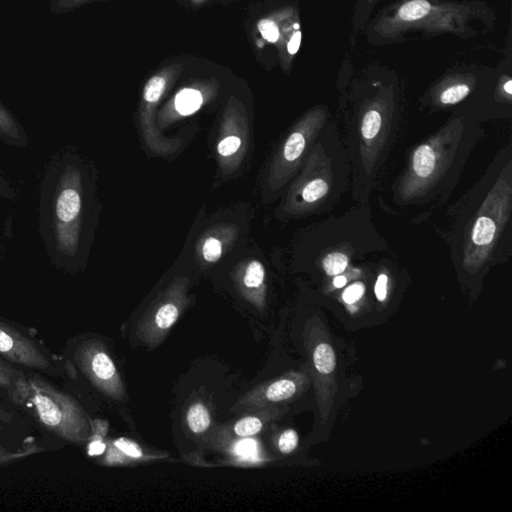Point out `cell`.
I'll use <instances>...</instances> for the list:
<instances>
[{"instance_id":"obj_22","label":"cell","mask_w":512,"mask_h":512,"mask_svg":"<svg viewBox=\"0 0 512 512\" xmlns=\"http://www.w3.org/2000/svg\"><path fill=\"white\" fill-rule=\"evenodd\" d=\"M382 126V117L376 110L366 113L362 121V135L366 139H373L379 133Z\"/></svg>"},{"instance_id":"obj_25","label":"cell","mask_w":512,"mask_h":512,"mask_svg":"<svg viewBox=\"0 0 512 512\" xmlns=\"http://www.w3.org/2000/svg\"><path fill=\"white\" fill-rule=\"evenodd\" d=\"M468 94H470V87L468 85H454L444 90L441 94V101L444 104H455L466 99Z\"/></svg>"},{"instance_id":"obj_30","label":"cell","mask_w":512,"mask_h":512,"mask_svg":"<svg viewBox=\"0 0 512 512\" xmlns=\"http://www.w3.org/2000/svg\"><path fill=\"white\" fill-rule=\"evenodd\" d=\"M17 375L13 369L0 361V389H8L13 384Z\"/></svg>"},{"instance_id":"obj_32","label":"cell","mask_w":512,"mask_h":512,"mask_svg":"<svg viewBox=\"0 0 512 512\" xmlns=\"http://www.w3.org/2000/svg\"><path fill=\"white\" fill-rule=\"evenodd\" d=\"M300 43L301 33L300 31H296V33H294L293 35H292L291 40H289V44H287V51H289V53L291 54H296V52L298 51L299 46H300Z\"/></svg>"},{"instance_id":"obj_2","label":"cell","mask_w":512,"mask_h":512,"mask_svg":"<svg viewBox=\"0 0 512 512\" xmlns=\"http://www.w3.org/2000/svg\"><path fill=\"white\" fill-rule=\"evenodd\" d=\"M15 404L24 407L49 429L65 441L83 443L94 432V421L69 394L37 376L17 375L8 389Z\"/></svg>"},{"instance_id":"obj_19","label":"cell","mask_w":512,"mask_h":512,"mask_svg":"<svg viewBox=\"0 0 512 512\" xmlns=\"http://www.w3.org/2000/svg\"><path fill=\"white\" fill-rule=\"evenodd\" d=\"M222 255L221 240L215 237H208L201 244V256L208 264L216 262Z\"/></svg>"},{"instance_id":"obj_7","label":"cell","mask_w":512,"mask_h":512,"mask_svg":"<svg viewBox=\"0 0 512 512\" xmlns=\"http://www.w3.org/2000/svg\"><path fill=\"white\" fill-rule=\"evenodd\" d=\"M265 269L258 260H249L240 267L237 276V289L242 298L255 305L259 312L265 307Z\"/></svg>"},{"instance_id":"obj_1","label":"cell","mask_w":512,"mask_h":512,"mask_svg":"<svg viewBox=\"0 0 512 512\" xmlns=\"http://www.w3.org/2000/svg\"><path fill=\"white\" fill-rule=\"evenodd\" d=\"M37 214L38 234L52 266L67 274L83 271L94 230V180L74 147H60L45 164Z\"/></svg>"},{"instance_id":"obj_15","label":"cell","mask_w":512,"mask_h":512,"mask_svg":"<svg viewBox=\"0 0 512 512\" xmlns=\"http://www.w3.org/2000/svg\"><path fill=\"white\" fill-rule=\"evenodd\" d=\"M496 224L493 219L481 216L475 222L473 228L472 241L478 246H488L495 239Z\"/></svg>"},{"instance_id":"obj_31","label":"cell","mask_w":512,"mask_h":512,"mask_svg":"<svg viewBox=\"0 0 512 512\" xmlns=\"http://www.w3.org/2000/svg\"><path fill=\"white\" fill-rule=\"evenodd\" d=\"M387 280H389V278L385 274H380L378 276L377 282H376L375 296L379 301H384L386 298Z\"/></svg>"},{"instance_id":"obj_20","label":"cell","mask_w":512,"mask_h":512,"mask_svg":"<svg viewBox=\"0 0 512 512\" xmlns=\"http://www.w3.org/2000/svg\"><path fill=\"white\" fill-rule=\"evenodd\" d=\"M348 265V257L343 253H334L326 256L323 260V267L328 275H339L345 271Z\"/></svg>"},{"instance_id":"obj_34","label":"cell","mask_w":512,"mask_h":512,"mask_svg":"<svg viewBox=\"0 0 512 512\" xmlns=\"http://www.w3.org/2000/svg\"><path fill=\"white\" fill-rule=\"evenodd\" d=\"M13 414L0 405V427L8 425L12 421Z\"/></svg>"},{"instance_id":"obj_5","label":"cell","mask_w":512,"mask_h":512,"mask_svg":"<svg viewBox=\"0 0 512 512\" xmlns=\"http://www.w3.org/2000/svg\"><path fill=\"white\" fill-rule=\"evenodd\" d=\"M305 384V377L298 373L284 375L278 379L271 380L255 387L253 391L244 394L233 405L231 411H257L271 407L276 403L287 402L300 393Z\"/></svg>"},{"instance_id":"obj_4","label":"cell","mask_w":512,"mask_h":512,"mask_svg":"<svg viewBox=\"0 0 512 512\" xmlns=\"http://www.w3.org/2000/svg\"><path fill=\"white\" fill-rule=\"evenodd\" d=\"M76 359L83 375L101 393L117 402L126 398L123 382L103 342L94 339L83 342L77 348Z\"/></svg>"},{"instance_id":"obj_18","label":"cell","mask_w":512,"mask_h":512,"mask_svg":"<svg viewBox=\"0 0 512 512\" xmlns=\"http://www.w3.org/2000/svg\"><path fill=\"white\" fill-rule=\"evenodd\" d=\"M167 86V80L164 77L155 76L149 79L144 88V101L148 104H154L160 101Z\"/></svg>"},{"instance_id":"obj_12","label":"cell","mask_w":512,"mask_h":512,"mask_svg":"<svg viewBox=\"0 0 512 512\" xmlns=\"http://www.w3.org/2000/svg\"><path fill=\"white\" fill-rule=\"evenodd\" d=\"M203 103V97L200 92L192 88H185L178 92L174 101L176 110L180 113L181 115L194 114Z\"/></svg>"},{"instance_id":"obj_35","label":"cell","mask_w":512,"mask_h":512,"mask_svg":"<svg viewBox=\"0 0 512 512\" xmlns=\"http://www.w3.org/2000/svg\"><path fill=\"white\" fill-rule=\"evenodd\" d=\"M346 282H348V280H346V278H344V276L341 275L335 278L334 282H333V283H334L335 287H337V289H341V287H343L344 285L346 284Z\"/></svg>"},{"instance_id":"obj_9","label":"cell","mask_w":512,"mask_h":512,"mask_svg":"<svg viewBox=\"0 0 512 512\" xmlns=\"http://www.w3.org/2000/svg\"><path fill=\"white\" fill-rule=\"evenodd\" d=\"M273 409L274 407H266V409L257 410L255 411L256 414L240 418L233 427L235 436L246 438V437L255 436L260 434L268 421L280 416L278 410Z\"/></svg>"},{"instance_id":"obj_17","label":"cell","mask_w":512,"mask_h":512,"mask_svg":"<svg viewBox=\"0 0 512 512\" xmlns=\"http://www.w3.org/2000/svg\"><path fill=\"white\" fill-rule=\"evenodd\" d=\"M242 147L241 137L239 135H233V133H226L221 138V142L217 146V153L219 157L223 160V162H228V160L232 156L237 155Z\"/></svg>"},{"instance_id":"obj_29","label":"cell","mask_w":512,"mask_h":512,"mask_svg":"<svg viewBox=\"0 0 512 512\" xmlns=\"http://www.w3.org/2000/svg\"><path fill=\"white\" fill-rule=\"evenodd\" d=\"M364 291H366L364 284H362V283H355V284L350 285V287L345 289V291L342 294V298H343V300L346 303L352 305V303L357 302L359 299L361 298Z\"/></svg>"},{"instance_id":"obj_28","label":"cell","mask_w":512,"mask_h":512,"mask_svg":"<svg viewBox=\"0 0 512 512\" xmlns=\"http://www.w3.org/2000/svg\"><path fill=\"white\" fill-rule=\"evenodd\" d=\"M258 29H259L262 37L266 40L267 42H278V37H280V31H278V26L271 20H260L259 24H258Z\"/></svg>"},{"instance_id":"obj_3","label":"cell","mask_w":512,"mask_h":512,"mask_svg":"<svg viewBox=\"0 0 512 512\" xmlns=\"http://www.w3.org/2000/svg\"><path fill=\"white\" fill-rule=\"evenodd\" d=\"M187 282L176 280L156 299L137 325L135 335L147 346L160 345L187 307Z\"/></svg>"},{"instance_id":"obj_36","label":"cell","mask_w":512,"mask_h":512,"mask_svg":"<svg viewBox=\"0 0 512 512\" xmlns=\"http://www.w3.org/2000/svg\"><path fill=\"white\" fill-rule=\"evenodd\" d=\"M504 90L507 92L509 94H512V81L509 80L504 85Z\"/></svg>"},{"instance_id":"obj_8","label":"cell","mask_w":512,"mask_h":512,"mask_svg":"<svg viewBox=\"0 0 512 512\" xmlns=\"http://www.w3.org/2000/svg\"><path fill=\"white\" fill-rule=\"evenodd\" d=\"M0 142L6 146L24 149L29 146V138L24 126L17 117L0 101Z\"/></svg>"},{"instance_id":"obj_21","label":"cell","mask_w":512,"mask_h":512,"mask_svg":"<svg viewBox=\"0 0 512 512\" xmlns=\"http://www.w3.org/2000/svg\"><path fill=\"white\" fill-rule=\"evenodd\" d=\"M111 443L115 447L119 448L120 452H123L129 459H133V461H135V459H144L146 457L144 455V450H142L139 444L130 441V439L126 438V437H120V438L114 439Z\"/></svg>"},{"instance_id":"obj_24","label":"cell","mask_w":512,"mask_h":512,"mask_svg":"<svg viewBox=\"0 0 512 512\" xmlns=\"http://www.w3.org/2000/svg\"><path fill=\"white\" fill-rule=\"evenodd\" d=\"M298 434L296 430H284L278 437V448L283 454H289L296 450L298 445Z\"/></svg>"},{"instance_id":"obj_10","label":"cell","mask_w":512,"mask_h":512,"mask_svg":"<svg viewBox=\"0 0 512 512\" xmlns=\"http://www.w3.org/2000/svg\"><path fill=\"white\" fill-rule=\"evenodd\" d=\"M187 427L194 434H205L212 425V416L203 402L190 405L187 412Z\"/></svg>"},{"instance_id":"obj_13","label":"cell","mask_w":512,"mask_h":512,"mask_svg":"<svg viewBox=\"0 0 512 512\" xmlns=\"http://www.w3.org/2000/svg\"><path fill=\"white\" fill-rule=\"evenodd\" d=\"M314 362L316 370L321 375L333 373L336 366V357L332 346L327 343L318 344L314 350Z\"/></svg>"},{"instance_id":"obj_11","label":"cell","mask_w":512,"mask_h":512,"mask_svg":"<svg viewBox=\"0 0 512 512\" xmlns=\"http://www.w3.org/2000/svg\"><path fill=\"white\" fill-rule=\"evenodd\" d=\"M305 144H307V140H305V135L302 133L296 131V133H292L285 142L284 147H283L282 155L283 162L273 165L271 173L278 171L280 167H284V165H289L296 162L305 151Z\"/></svg>"},{"instance_id":"obj_16","label":"cell","mask_w":512,"mask_h":512,"mask_svg":"<svg viewBox=\"0 0 512 512\" xmlns=\"http://www.w3.org/2000/svg\"><path fill=\"white\" fill-rule=\"evenodd\" d=\"M432 6L427 0H412L403 4L398 11V17L404 22H414L427 17Z\"/></svg>"},{"instance_id":"obj_14","label":"cell","mask_w":512,"mask_h":512,"mask_svg":"<svg viewBox=\"0 0 512 512\" xmlns=\"http://www.w3.org/2000/svg\"><path fill=\"white\" fill-rule=\"evenodd\" d=\"M436 167V154L429 146L419 147L414 153L413 169L419 178H427Z\"/></svg>"},{"instance_id":"obj_26","label":"cell","mask_w":512,"mask_h":512,"mask_svg":"<svg viewBox=\"0 0 512 512\" xmlns=\"http://www.w3.org/2000/svg\"><path fill=\"white\" fill-rule=\"evenodd\" d=\"M17 198V188H15L13 185L12 181L8 178V174L0 169V199L15 201Z\"/></svg>"},{"instance_id":"obj_23","label":"cell","mask_w":512,"mask_h":512,"mask_svg":"<svg viewBox=\"0 0 512 512\" xmlns=\"http://www.w3.org/2000/svg\"><path fill=\"white\" fill-rule=\"evenodd\" d=\"M328 191V185L325 180H316L308 183L302 191V198L305 203H312L325 196Z\"/></svg>"},{"instance_id":"obj_33","label":"cell","mask_w":512,"mask_h":512,"mask_svg":"<svg viewBox=\"0 0 512 512\" xmlns=\"http://www.w3.org/2000/svg\"><path fill=\"white\" fill-rule=\"evenodd\" d=\"M22 455L24 454L9 452L0 446V463H6V462L12 461V459H15L18 456H22Z\"/></svg>"},{"instance_id":"obj_27","label":"cell","mask_w":512,"mask_h":512,"mask_svg":"<svg viewBox=\"0 0 512 512\" xmlns=\"http://www.w3.org/2000/svg\"><path fill=\"white\" fill-rule=\"evenodd\" d=\"M105 455H104L103 463L106 466H119V464H126L133 459L126 456L123 452H120L119 448L115 447L112 443L106 445Z\"/></svg>"},{"instance_id":"obj_6","label":"cell","mask_w":512,"mask_h":512,"mask_svg":"<svg viewBox=\"0 0 512 512\" xmlns=\"http://www.w3.org/2000/svg\"><path fill=\"white\" fill-rule=\"evenodd\" d=\"M0 355L13 364L36 370L47 371L51 367V361L35 342L2 321H0Z\"/></svg>"}]
</instances>
